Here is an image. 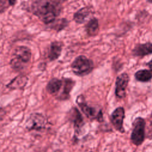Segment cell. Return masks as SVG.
Segmentation results:
<instances>
[{
    "instance_id": "6",
    "label": "cell",
    "mask_w": 152,
    "mask_h": 152,
    "mask_svg": "<svg viewBox=\"0 0 152 152\" xmlns=\"http://www.w3.org/2000/svg\"><path fill=\"white\" fill-rule=\"evenodd\" d=\"M47 120L45 117L41 113H31L27 119L26 126L28 131H41L46 128Z\"/></svg>"
},
{
    "instance_id": "10",
    "label": "cell",
    "mask_w": 152,
    "mask_h": 152,
    "mask_svg": "<svg viewBox=\"0 0 152 152\" xmlns=\"http://www.w3.org/2000/svg\"><path fill=\"white\" fill-rule=\"evenodd\" d=\"M71 117L74 123L75 133L79 134L84 125L83 116L76 107H74L71 110Z\"/></svg>"
},
{
    "instance_id": "22",
    "label": "cell",
    "mask_w": 152,
    "mask_h": 152,
    "mask_svg": "<svg viewBox=\"0 0 152 152\" xmlns=\"http://www.w3.org/2000/svg\"><path fill=\"white\" fill-rule=\"evenodd\" d=\"M148 2H152V1H148Z\"/></svg>"
},
{
    "instance_id": "20",
    "label": "cell",
    "mask_w": 152,
    "mask_h": 152,
    "mask_svg": "<svg viewBox=\"0 0 152 152\" xmlns=\"http://www.w3.org/2000/svg\"><path fill=\"white\" fill-rule=\"evenodd\" d=\"M147 65L150 68V70L152 71V59L147 63Z\"/></svg>"
},
{
    "instance_id": "7",
    "label": "cell",
    "mask_w": 152,
    "mask_h": 152,
    "mask_svg": "<svg viewBox=\"0 0 152 152\" xmlns=\"http://www.w3.org/2000/svg\"><path fill=\"white\" fill-rule=\"evenodd\" d=\"M129 81V75L126 72L122 73L116 77L115 94L118 99H123L125 97L126 90L128 87Z\"/></svg>"
},
{
    "instance_id": "21",
    "label": "cell",
    "mask_w": 152,
    "mask_h": 152,
    "mask_svg": "<svg viewBox=\"0 0 152 152\" xmlns=\"http://www.w3.org/2000/svg\"><path fill=\"white\" fill-rule=\"evenodd\" d=\"M151 119H152V112H151ZM151 122H152V121H151Z\"/></svg>"
},
{
    "instance_id": "15",
    "label": "cell",
    "mask_w": 152,
    "mask_h": 152,
    "mask_svg": "<svg viewBox=\"0 0 152 152\" xmlns=\"http://www.w3.org/2000/svg\"><path fill=\"white\" fill-rule=\"evenodd\" d=\"M90 13V9L88 7H83L78 10L73 16L74 20L78 24L84 23Z\"/></svg>"
},
{
    "instance_id": "1",
    "label": "cell",
    "mask_w": 152,
    "mask_h": 152,
    "mask_svg": "<svg viewBox=\"0 0 152 152\" xmlns=\"http://www.w3.org/2000/svg\"><path fill=\"white\" fill-rule=\"evenodd\" d=\"M30 11L45 24L53 23L62 11L59 1H34L30 4Z\"/></svg>"
},
{
    "instance_id": "17",
    "label": "cell",
    "mask_w": 152,
    "mask_h": 152,
    "mask_svg": "<svg viewBox=\"0 0 152 152\" xmlns=\"http://www.w3.org/2000/svg\"><path fill=\"white\" fill-rule=\"evenodd\" d=\"M134 76L138 81L148 82L152 79V71L150 69H140L135 73Z\"/></svg>"
},
{
    "instance_id": "5",
    "label": "cell",
    "mask_w": 152,
    "mask_h": 152,
    "mask_svg": "<svg viewBox=\"0 0 152 152\" xmlns=\"http://www.w3.org/2000/svg\"><path fill=\"white\" fill-rule=\"evenodd\" d=\"M76 103L83 113L88 119L90 120H96L99 122L103 121V113L102 110L88 105L83 95L80 94L77 96Z\"/></svg>"
},
{
    "instance_id": "16",
    "label": "cell",
    "mask_w": 152,
    "mask_h": 152,
    "mask_svg": "<svg viewBox=\"0 0 152 152\" xmlns=\"http://www.w3.org/2000/svg\"><path fill=\"white\" fill-rule=\"evenodd\" d=\"M63 91L60 95V99H67L69 97V94L74 86V81L70 78H65L63 80Z\"/></svg>"
},
{
    "instance_id": "11",
    "label": "cell",
    "mask_w": 152,
    "mask_h": 152,
    "mask_svg": "<svg viewBox=\"0 0 152 152\" xmlns=\"http://www.w3.org/2000/svg\"><path fill=\"white\" fill-rule=\"evenodd\" d=\"M64 81L57 78H52L48 83L46 90L52 95H58L60 90L63 87Z\"/></svg>"
},
{
    "instance_id": "12",
    "label": "cell",
    "mask_w": 152,
    "mask_h": 152,
    "mask_svg": "<svg viewBox=\"0 0 152 152\" xmlns=\"http://www.w3.org/2000/svg\"><path fill=\"white\" fill-rule=\"evenodd\" d=\"M62 44L61 42L58 41H54L51 43L49 53H48V58L50 59V61H55L56 59H58L62 52Z\"/></svg>"
},
{
    "instance_id": "9",
    "label": "cell",
    "mask_w": 152,
    "mask_h": 152,
    "mask_svg": "<svg viewBox=\"0 0 152 152\" xmlns=\"http://www.w3.org/2000/svg\"><path fill=\"white\" fill-rule=\"evenodd\" d=\"M132 53L133 56L140 58L152 54V43L137 44L133 49Z\"/></svg>"
},
{
    "instance_id": "8",
    "label": "cell",
    "mask_w": 152,
    "mask_h": 152,
    "mask_svg": "<svg viewBox=\"0 0 152 152\" xmlns=\"http://www.w3.org/2000/svg\"><path fill=\"white\" fill-rule=\"evenodd\" d=\"M125 118V110L123 107L116 108L110 115V121L115 129L121 133H124V120Z\"/></svg>"
},
{
    "instance_id": "13",
    "label": "cell",
    "mask_w": 152,
    "mask_h": 152,
    "mask_svg": "<svg viewBox=\"0 0 152 152\" xmlns=\"http://www.w3.org/2000/svg\"><path fill=\"white\" fill-rule=\"evenodd\" d=\"M28 81V78L25 75H18L12 79L7 87L10 90L21 89L25 87Z\"/></svg>"
},
{
    "instance_id": "19",
    "label": "cell",
    "mask_w": 152,
    "mask_h": 152,
    "mask_svg": "<svg viewBox=\"0 0 152 152\" xmlns=\"http://www.w3.org/2000/svg\"><path fill=\"white\" fill-rule=\"evenodd\" d=\"M67 24L68 21L65 18H62L61 20H59L56 22L54 28H55V29H57L58 30H60L65 28L67 26Z\"/></svg>"
},
{
    "instance_id": "14",
    "label": "cell",
    "mask_w": 152,
    "mask_h": 152,
    "mask_svg": "<svg viewBox=\"0 0 152 152\" xmlns=\"http://www.w3.org/2000/svg\"><path fill=\"white\" fill-rule=\"evenodd\" d=\"M85 29L88 35L90 36L96 35L99 30L98 20L95 17L91 18L86 24Z\"/></svg>"
},
{
    "instance_id": "2",
    "label": "cell",
    "mask_w": 152,
    "mask_h": 152,
    "mask_svg": "<svg viewBox=\"0 0 152 152\" xmlns=\"http://www.w3.org/2000/svg\"><path fill=\"white\" fill-rule=\"evenodd\" d=\"M31 56V52L28 47L25 46H18L14 51L10 65L16 71L21 70L30 61Z\"/></svg>"
},
{
    "instance_id": "4",
    "label": "cell",
    "mask_w": 152,
    "mask_h": 152,
    "mask_svg": "<svg viewBox=\"0 0 152 152\" xmlns=\"http://www.w3.org/2000/svg\"><path fill=\"white\" fill-rule=\"evenodd\" d=\"M145 121L141 117L136 118L132 123L130 139L131 142L136 145H141L145 140Z\"/></svg>"
},
{
    "instance_id": "18",
    "label": "cell",
    "mask_w": 152,
    "mask_h": 152,
    "mask_svg": "<svg viewBox=\"0 0 152 152\" xmlns=\"http://www.w3.org/2000/svg\"><path fill=\"white\" fill-rule=\"evenodd\" d=\"M15 1L0 0V14L4 12L10 6L14 5Z\"/></svg>"
},
{
    "instance_id": "3",
    "label": "cell",
    "mask_w": 152,
    "mask_h": 152,
    "mask_svg": "<svg viewBox=\"0 0 152 152\" xmlns=\"http://www.w3.org/2000/svg\"><path fill=\"white\" fill-rule=\"evenodd\" d=\"M72 72L78 76H85L90 74L93 69V61L84 55L75 58L71 65Z\"/></svg>"
}]
</instances>
